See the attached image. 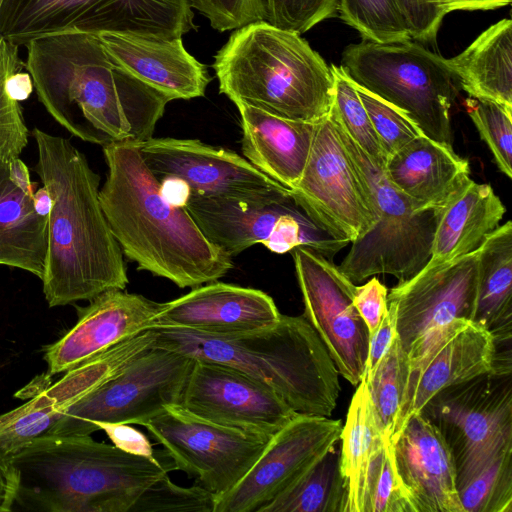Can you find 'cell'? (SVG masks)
Returning <instances> with one entry per match:
<instances>
[{"instance_id":"cell-1","label":"cell","mask_w":512,"mask_h":512,"mask_svg":"<svg viewBox=\"0 0 512 512\" xmlns=\"http://www.w3.org/2000/svg\"><path fill=\"white\" fill-rule=\"evenodd\" d=\"M26 48L39 101L70 134L102 147L153 137L170 100L117 65L98 35L51 34Z\"/></svg>"},{"instance_id":"cell-2","label":"cell","mask_w":512,"mask_h":512,"mask_svg":"<svg viewBox=\"0 0 512 512\" xmlns=\"http://www.w3.org/2000/svg\"><path fill=\"white\" fill-rule=\"evenodd\" d=\"M35 172L50 192L47 251L42 277L49 307L92 300L129 280L122 250L99 199V175L69 140L34 128Z\"/></svg>"},{"instance_id":"cell-3","label":"cell","mask_w":512,"mask_h":512,"mask_svg":"<svg viewBox=\"0 0 512 512\" xmlns=\"http://www.w3.org/2000/svg\"><path fill=\"white\" fill-rule=\"evenodd\" d=\"M103 154L108 171L99 199L127 259L179 288H195L230 271L232 257L204 236L184 206L164 195L139 145L110 144Z\"/></svg>"},{"instance_id":"cell-4","label":"cell","mask_w":512,"mask_h":512,"mask_svg":"<svg viewBox=\"0 0 512 512\" xmlns=\"http://www.w3.org/2000/svg\"><path fill=\"white\" fill-rule=\"evenodd\" d=\"M9 463L16 477L11 511L129 512L149 486L177 470L165 450L149 459L90 435L44 436Z\"/></svg>"},{"instance_id":"cell-5","label":"cell","mask_w":512,"mask_h":512,"mask_svg":"<svg viewBox=\"0 0 512 512\" xmlns=\"http://www.w3.org/2000/svg\"><path fill=\"white\" fill-rule=\"evenodd\" d=\"M152 347L237 369L272 389L297 414L331 416L340 392L338 370L304 315H282L272 327L238 337L154 327Z\"/></svg>"},{"instance_id":"cell-6","label":"cell","mask_w":512,"mask_h":512,"mask_svg":"<svg viewBox=\"0 0 512 512\" xmlns=\"http://www.w3.org/2000/svg\"><path fill=\"white\" fill-rule=\"evenodd\" d=\"M219 92L283 118L318 122L331 109V67L300 34L257 20L239 27L214 57Z\"/></svg>"},{"instance_id":"cell-7","label":"cell","mask_w":512,"mask_h":512,"mask_svg":"<svg viewBox=\"0 0 512 512\" xmlns=\"http://www.w3.org/2000/svg\"><path fill=\"white\" fill-rule=\"evenodd\" d=\"M341 66L358 85L395 106L422 134L453 149L451 108L460 89L447 59L407 40H367L342 53Z\"/></svg>"},{"instance_id":"cell-8","label":"cell","mask_w":512,"mask_h":512,"mask_svg":"<svg viewBox=\"0 0 512 512\" xmlns=\"http://www.w3.org/2000/svg\"><path fill=\"white\" fill-rule=\"evenodd\" d=\"M340 139L372 197L378 220L352 246L338 268L354 284L390 274L403 283L417 274L431 256L439 208L416 211L379 166L329 112Z\"/></svg>"},{"instance_id":"cell-9","label":"cell","mask_w":512,"mask_h":512,"mask_svg":"<svg viewBox=\"0 0 512 512\" xmlns=\"http://www.w3.org/2000/svg\"><path fill=\"white\" fill-rule=\"evenodd\" d=\"M194 29L189 0H0V33L18 47L58 33L175 39Z\"/></svg>"},{"instance_id":"cell-10","label":"cell","mask_w":512,"mask_h":512,"mask_svg":"<svg viewBox=\"0 0 512 512\" xmlns=\"http://www.w3.org/2000/svg\"><path fill=\"white\" fill-rule=\"evenodd\" d=\"M420 413L438 428L450 449L458 491L512 451L511 373L491 371L449 386Z\"/></svg>"},{"instance_id":"cell-11","label":"cell","mask_w":512,"mask_h":512,"mask_svg":"<svg viewBox=\"0 0 512 512\" xmlns=\"http://www.w3.org/2000/svg\"><path fill=\"white\" fill-rule=\"evenodd\" d=\"M193 363L183 353L151 347L69 406L49 435H91L100 423L141 425L166 406L180 404Z\"/></svg>"},{"instance_id":"cell-12","label":"cell","mask_w":512,"mask_h":512,"mask_svg":"<svg viewBox=\"0 0 512 512\" xmlns=\"http://www.w3.org/2000/svg\"><path fill=\"white\" fill-rule=\"evenodd\" d=\"M290 196L332 238L349 243L378 220L372 197L328 114L316 123L305 168Z\"/></svg>"},{"instance_id":"cell-13","label":"cell","mask_w":512,"mask_h":512,"mask_svg":"<svg viewBox=\"0 0 512 512\" xmlns=\"http://www.w3.org/2000/svg\"><path fill=\"white\" fill-rule=\"evenodd\" d=\"M141 426L164 447L177 470L196 478L215 498L245 476L271 438L207 421L179 404L166 406Z\"/></svg>"},{"instance_id":"cell-14","label":"cell","mask_w":512,"mask_h":512,"mask_svg":"<svg viewBox=\"0 0 512 512\" xmlns=\"http://www.w3.org/2000/svg\"><path fill=\"white\" fill-rule=\"evenodd\" d=\"M304 316L325 345L336 368L357 386L365 372L370 335L353 304L355 284L338 266L308 247L291 251Z\"/></svg>"},{"instance_id":"cell-15","label":"cell","mask_w":512,"mask_h":512,"mask_svg":"<svg viewBox=\"0 0 512 512\" xmlns=\"http://www.w3.org/2000/svg\"><path fill=\"white\" fill-rule=\"evenodd\" d=\"M478 251L434 268H422L387 294L397 315V335L409 361L455 319H474Z\"/></svg>"},{"instance_id":"cell-16","label":"cell","mask_w":512,"mask_h":512,"mask_svg":"<svg viewBox=\"0 0 512 512\" xmlns=\"http://www.w3.org/2000/svg\"><path fill=\"white\" fill-rule=\"evenodd\" d=\"M341 420L297 414L274 433L254 465L214 512H260L340 439Z\"/></svg>"},{"instance_id":"cell-17","label":"cell","mask_w":512,"mask_h":512,"mask_svg":"<svg viewBox=\"0 0 512 512\" xmlns=\"http://www.w3.org/2000/svg\"><path fill=\"white\" fill-rule=\"evenodd\" d=\"M197 417L272 436L297 413L272 389L220 363L194 359L180 404Z\"/></svg>"},{"instance_id":"cell-18","label":"cell","mask_w":512,"mask_h":512,"mask_svg":"<svg viewBox=\"0 0 512 512\" xmlns=\"http://www.w3.org/2000/svg\"><path fill=\"white\" fill-rule=\"evenodd\" d=\"M139 151L146 166L159 180H180L187 186L189 197L290 191L243 156L198 139L152 137L139 145Z\"/></svg>"},{"instance_id":"cell-19","label":"cell","mask_w":512,"mask_h":512,"mask_svg":"<svg viewBox=\"0 0 512 512\" xmlns=\"http://www.w3.org/2000/svg\"><path fill=\"white\" fill-rule=\"evenodd\" d=\"M409 363V376L400 411V431L407 420L420 413L441 390L493 371L494 339L478 323L469 319H455Z\"/></svg>"},{"instance_id":"cell-20","label":"cell","mask_w":512,"mask_h":512,"mask_svg":"<svg viewBox=\"0 0 512 512\" xmlns=\"http://www.w3.org/2000/svg\"><path fill=\"white\" fill-rule=\"evenodd\" d=\"M163 303L124 289L107 290L86 307L61 339L47 347L49 375L67 372L114 345L155 327Z\"/></svg>"},{"instance_id":"cell-21","label":"cell","mask_w":512,"mask_h":512,"mask_svg":"<svg viewBox=\"0 0 512 512\" xmlns=\"http://www.w3.org/2000/svg\"><path fill=\"white\" fill-rule=\"evenodd\" d=\"M280 317L274 300L267 293L216 280L163 303L155 327L228 338L268 329Z\"/></svg>"},{"instance_id":"cell-22","label":"cell","mask_w":512,"mask_h":512,"mask_svg":"<svg viewBox=\"0 0 512 512\" xmlns=\"http://www.w3.org/2000/svg\"><path fill=\"white\" fill-rule=\"evenodd\" d=\"M398 473L416 512H464L450 449L424 415H412L394 438Z\"/></svg>"},{"instance_id":"cell-23","label":"cell","mask_w":512,"mask_h":512,"mask_svg":"<svg viewBox=\"0 0 512 512\" xmlns=\"http://www.w3.org/2000/svg\"><path fill=\"white\" fill-rule=\"evenodd\" d=\"M110 58L170 101L205 95L211 78L182 38L154 39L127 34L98 35Z\"/></svg>"},{"instance_id":"cell-24","label":"cell","mask_w":512,"mask_h":512,"mask_svg":"<svg viewBox=\"0 0 512 512\" xmlns=\"http://www.w3.org/2000/svg\"><path fill=\"white\" fill-rule=\"evenodd\" d=\"M184 207L204 236L230 257L262 244L278 219L298 208L290 191L189 197Z\"/></svg>"},{"instance_id":"cell-25","label":"cell","mask_w":512,"mask_h":512,"mask_svg":"<svg viewBox=\"0 0 512 512\" xmlns=\"http://www.w3.org/2000/svg\"><path fill=\"white\" fill-rule=\"evenodd\" d=\"M383 170L416 211L441 208L471 178L466 158L424 135L388 157Z\"/></svg>"},{"instance_id":"cell-26","label":"cell","mask_w":512,"mask_h":512,"mask_svg":"<svg viewBox=\"0 0 512 512\" xmlns=\"http://www.w3.org/2000/svg\"><path fill=\"white\" fill-rule=\"evenodd\" d=\"M242 127V153L256 169L292 189L310 153L316 123L273 115L237 104Z\"/></svg>"},{"instance_id":"cell-27","label":"cell","mask_w":512,"mask_h":512,"mask_svg":"<svg viewBox=\"0 0 512 512\" xmlns=\"http://www.w3.org/2000/svg\"><path fill=\"white\" fill-rule=\"evenodd\" d=\"M505 212L490 184L470 178L439 208L431 256L423 268L441 266L477 250Z\"/></svg>"},{"instance_id":"cell-28","label":"cell","mask_w":512,"mask_h":512,"mask_svg":"<svg viewBox=\"0 0 512 512\" xmlns=\"http://www.w3.org/2000/svg\"><path fill=\"white\" fill-rule=\"evenodd\" d=\"M459 87L469 97L512 109V21L484 30L458 55L447 59Z\"/></svg>"},{"instance_id":"cell-29","label":"cell","mask_w":512,"mask_h":512,"mask_svg":"<svg viewBox=\"0 0 512 512\" xmlns=\"http://www.w3.org/2000/svg\"><path fill=\"white\" fill-rule=\"evenodd\" d=\"M478 251L477 300L473 321L490 332L495 347L512 332V223L490 232Z\"/></svg>"},{"instance_id":"cell-30","label":"cell","mask_w":512,"mask_h":512,"mask_svg":"<svg viewBox=\"0 0 512 512\" xmlns=\"http://www.w3.org/2000/svg\"><path fill=\"white\" fill-rule=\"evenodd\" d=\"M0 160V265L28 271L42 279L47 251V217L39 216L32 198L9 178Z\"/></svg>"},{"instance_id":"cell-31","label":"cell","mask_w":512,"mask_h":512,"mask_svg":"<svg viewBox=\"0 0 512 512\" xmlns=\"http://www.w3.org/2000/svg\"><path fill=\"white\" fill-rule=\"evenodd\" d=\"M385 438L362 376L340 434V471L345 489L343 512H364L369 468Z\"/></svg>"},{"instance_id":"cell-32","label":"cell","mask_w":512,"mask_h":512,"mask_svg":"<svg viewBox=\"0 0 512 512\" xmlns=\"http://www.w3.org/2000/svg\"><path fill=\"white\" fill-rule=\"evenodd\" d=\"M151 330L130 337L94 356L38 393L49 408L64 414L73 403L120 373L135 357L152 347Z\"/></svg>"},{"instance_id":"cell-33","label":"cell","mask_w":512,"mask_h":512,"mask_svg":"<svg viewBox=\"0 0 512 512\" xmlns=\"http://www.w3.org/2000/svg\"><path fill=\"white\" fill-rule=\"evenodd\" d=\"M340 439L260 512H343Z\"/></svg>"},{"instance_id":"cell-34","label":"cell","mask_w":512,"mask_h":512,"mask_svg":"<svg viewBox=\"0 0 512 512\" xmlns=\"http://www.w3.org/2000/svg\"><path fill=\"white\" fill-rule=\"evenodd\" d=\"M409 370L407 352L396 335L372 373L363 374L382 433L392 441L400 431V411Z\"/></svg>"},{"instance_id":"cell-35","label":"cell","mask_w":512,"mask_h":512,"mask_svg":"<svg viewBox=\"0 0 512 512\" xmlns=\"http://www.w3.org/2000/svg\"><path fill=\"white\" fill-rule=\"evenodd\" d=\"M333 95L330 113L353 141L379 166L387 160L353 80L342 66H331Z\"/></svg>"},{"instance_id":"cell-36","label":"cell","mask_w":512,"mask_h":512,"mask_svg":"<svg viewBox=\"0 0 512 512\" xmlns=\"http://www.w3.org/2000/svg\"><path fill=\"white\" fill-rule=\"evenodd\" d=\"M337 12L363 40L380 44L411 40L394 0H338Z\"/></svg>"},{"instance_id":"cell-37","label":"cell","mask_w":512,"mask_h":512,"mask_svg":"<svg viewBox=\"0 0 512 512\" xmlns=\"http://www.w3.org/2000/svg\"><path fill=\"white\" fill-rule=\"evenodd\" d=\"M62 414L46 406L35 393L23 405L0 415V460H10L35 440L49 435Z\"/></svg>"},{"instance_id":"cell-38","label":"cell","mask_w":512,"mask_h":512,"mask_svg":"<svg viewBox=\"0 0 512 512\" xmlns=\"http://www.w3.org/2000/svg\"><path fill=\"white\" fill-rule=\"evenodd\" d=\"M364 512H416L396 467L393 442L387 437L369 468Z\"/></svg>"},{"instance_id":"cell-39","label":"cell","mask_w":512,"mask_h":512,"mask_svg":"<svg viewBox=\"0 0 512 512\" xmlns=\"http://www.w3.org/2000/svg\"><path fill=\"white\" fill-rule=\"evenodd\" d=\"M511 457L503 453L458 491L464 512H512Z\"/></svg>"},{"instance_id":"cell-40","label":"cell","mask_w":512,"mask_h":512,"mask_svg":"<svg viewBox=\"0 0 512 512\" xmlns=\"http://www.w3.org/2000/svg\"><path fill=\"white\" fill-rule=\"evenodd\" d=\"M23 68L18 46L5 41L0 52V160L7 163L19 158L30 135L19 102L6 89L8 77Z\"/></svg>"},{"instance_id":"cell-41","label":"cell","mask_w":512,"mask_h":512,"mask_svg":"<svg viewBox=\"0 0 512 512\" xmlns=\"http://www.w3.org/2000/svg\"><path fill=\"white\" fill-rule=\"evenodd\" d=\"M468 115L492 153L498 169L512 177V109L496 102L468 97Z\"/></svg>"},{"instance_id":"cell-42","label":"cell","mask_w":512,"mask_h":512,"mask_svg":"<svg viewBox=\"0 0 512 512\" xmlns=\"http://www.w3.org/2000/svg\"><path fill=\"white\" fill-rule=\"evenodd\" d=\"M215 496L201 485L181 487L168 474L149 486L129 512H214Z\"/></svg>"},{"instance_id":"cell-43","label":"cell","mask_w":512,"mask_h":512,"mask_svg":"<svg viewBox=\"0 0 512 512\" xmlns=\"http://www.w3.org/2000/svg\"><path fill=\"white\" fill-rule=\"evenodd\" d=\"M354 82V81H353ZM386 158L423 135L401 110L354 82Z\"/></svg>"},{"instance_id":"cell-44","label":"cell","mask_w":512,"mask_h":512,"mask_svg":"<svg viewBox=\"0 0 512 512\" xmlns=\"http://www.w3.org/2000/svg\"><path fill=\"white\" fill-rule=\"evenodd\" d=\"M338 0H266L264 20L302 34L334 16Z\"/></svg>"},{"instance_id":"cell-45","label":"cell","mask_w":512,"mask_h":512,"mask_svg":"<svg viewBox=\"0 0 512 512\" xmlns=\"http://www.w3.org/2000/svg\"><path fill=\"white\" fill-rule=\"evenodd\" d=\"M412 40L436 44L437 34L446 15L440 0H394Z\"/></svg>"},{"instance_id":"cell-46","label":"cell","mask_w":512,"mask_h":512,"mask_svg":"<svg viewBox=\"0 0 512 512\" xmlns=\"http://www.w3.org/2000/svg\"><path fill=\"white\" fill-rule=\"evenodd\" d=\"M388 290L376 276L365 284L355 286L353 304L371 336L387 311Z\"/></svg>"},{"instance_id":"cell-47","label":"cell","mask_w":512,"mask_h":512,"mask_svg":"<svg viewBox=\"0 0 512 512\" xmlns=\"http://www.w3.org/2000/svg\"><path fill=\"white\" fill-rule=\"evenodd\" d=\"M113 445L118 449L137 456L156 459L161 451H155L148 437L140 430L127 423H100Z\"/></svg>"},{"instance_id":"cell-48","label":"cell","mask_w":512,"mask_h":512,"mask_svg":"<svg viewBox=\"0 0 512 512\" xmlns=\"http://www.w3.org/2000/svg\"><path fill=\"white\" fill-rule=\"evenodd\" d=\"M396 327V308L394 304L387 302V311L374 333L370 336L364 375H370L381 358L387 352L394 337L397 335Z\"/></svg>"},{"instance_id":"cell-49","label":"cell","mask_w":512,"mask_h":512,"mask_svg":"<svg viewBox=\"0 0 512 512\" xmlns=\"http://www.w3.org/2000/svg\"><path fill=\"white\" fill-rule=\"evenodd\" d=\"M512 0H440L445 13L452 11L493 10L511 4Z\"/></svg>"},{"instance_id":"cell-50","label":"cell","mask_w":512,"mask_h":512,"mask_svg":"<svg viewBox=\"0 0 512 512\" xmlns=\"http://www.w3.org/2000/svg\"><path fill=\"white\" fill-rule=\"evenodd\" d=\"M16 491V477L10 463L0 460V512L11 511Z\"/></svg>"},{"instance_id":"cell-51","label":"cell","mask_w":512,"mask_h":512,"mask_svg":"<svg viewBox=\"0 0 512 512\" xmlns=\"http://www.w3.org/2000/svg\"><path fill=\"white\" fill-rule=\"evenodd\" d=\"M6 89L13 100H26L34 89L30 74L22 70L12 73L7 79Z\"/></svg>"},{"instance_id":"cell-52","label":"cell","mask_w":512,"mask_h":512,"mask_svg":"<svg viewBox=\"0 0 512 512\" xmlns=\"http://www.w3.org/2000/svg\"><path fill=\"white\" fill-rule=\"evenodd\" d=\"M8 166L11 182L32 198L37 183L31 182L29 169L26 164L20 158H16L9 162Z\"/></svg>"},{"instance_id":"cell-53","label":"cell","mask_w":512,"mask_h":512,"mask_svg":"<svg viewBox=\"0 0 512 512\" xmlns=\"http://www.w3.org/2000/svg\"><path fill=\"white\" fill-rule=\"evenodd\" d=\"M35 212L42 217H48L51 212L53 200L46 187L38 188L32 197Z\"/></svg>"},{"instance_id":"cell-54","label":"cell","mask_w":512,"mask_h":512,"mask_svg":"<svg viewBox=\"0 0 512 512\" xmlns=\"http://www.w3.org/2000/svg\"><path fill=\"white\" fill-rule=\"evenodd\" d=\"M259 19L264 20L266 0H253Z\"/></svg>"},{"instance_id":"cell-55","label":"cell","mask_w":512,"mask_h":512,"mask_svg":"<svg viewBox=\"0 0 512 512\" xmlns=\"http://www.w3.org/2000/svg\"><path fill=\"white\" fill-rule=\"evenodd\" d=\"M4 42H5V40H4L3 36H2V34L0 33V52H1V49H2V46H3Z\"/></svg>"}]
</instances>
